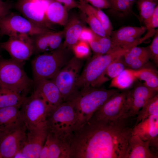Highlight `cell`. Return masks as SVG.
I'll return each instance as SVG.
<instances>
[{
	"label": "cell",
	"mask_w": 158,
	"mask_h": 158,
	"mask_svg": "<svg viewBox=\"0 0 158 158\" xmlns=\"http://www.w3.org/2000/svg\"><path fill=\"white\" fill-rule=\"evenodd\" d=\"M135 117L104 122L90 119L80 128L77 143L86 158H125Z\"/></svg>",
	"instance_id": "obj_1"
},
{
	"label": "cell",
	"mask_w": 158,
	"mask_h": 158,
	"mask_svg": "<svg viewBox=\"0 0 158 158\" xmlns=\"http://www.w3.org/2000/svg\"><path fill=\"white\" fill-rule=\"evenodd\" d=\"M131 48H118L106 54L95 55L85 65L76 84L77 91L88 87H99L109 79L106 75L108 65L123 56Z\"/></svg>",
	"instance_id": "obj_2"
},
{
	"label": "cell",
	"mask_w": 158,
	"mask_h": 158,
	"mask_svg": "<svg viewBox=\"0 0 158 158\" xmlns=\"http://www.w3.org/2000/svg\"><path fill=\"white\" fill-rule=\"evenodd\" d=\"M118 91L117 89L92 87L85 88L80 90L71 100L77 116L74 131L87 122L109 98Z\"/></svg>",
	"instance_id": "obj_3"
},
{
	"label": "cell",
	"mask_w": 158,
	"mask_h": 158,
	"mask_svg": "<svg viewBox=\"0 0 158 158\" xmlns=\"http://www.w3.org/2000/svg\"><path fill=\"white\" fill-rule=\"evenodd\" d=\"M71 49L61 45L54 50L36 55L31 63L33 82L42 78L52 79L73 56Z\"/></svg>",
	"instance_id": "obj_4"
},
{
	"label": "cell",
	"mask_w": 158,
	"mask_h": 158,
	"mask_svg": "<svg viewBox=\"0 0 158 158\" xmlns=\"http://www.w3.org/2000/svg\"><path fill=\"white\" fill-rule=\"evenodd\" d=\"M25 63L6 59L0 55V84L25 97L33 81L24 70Z\"/></svg>",
	"instance_id": "obj_5"
},
{
	"label": "cell",
	"mask_w": 158,
	"mask_h": 158,
	"mask_svg": "<svg viewBox=\"0 0 158 158\" xmlns=\"http://www.w3.org/2000/svg\"><path fill=\"white\" fill-rule=\"evenodd\" d=\"M77 121V114L72 102L63 101L49 113L46 125L49 131L70 143Z\"/></svg>",
	"instance_id": "obj_6"
},
{
	"label": "cell",
	"mask_w": 158,
	"mask_h": 158,
	"mask_svg": "<svg viewBox=\"0 0 158 158\" xmlns=\"http://www.w3.org/2000/svg\"><path fill=\"white\" fill-rule=\"evenodd\" d=\"M82 60L73 56L52 79L63 101L71 100L78 92L76 84L83 66Z\"/></svg>",
	"instance_id": "obj_7"
},
{
	"label": "cell",
	"mask_w": 158,
	"mask_h": 158,
	"mask_svg": "<svg viewBox=\"0 0 158 158\" xmlns=\"http://www.w3.org/2000/svg\"><path fill=\"white\" fill-rule=\"evenodd\" d=\"M20 110L27 130L46 124L50 111L47 104L35 90L31 95L24 97Z\"/></svg>",
	"instance_id": "obj_8"
},
{
	"label": "cell",
	"mask_w": 158,
	"mask_h": 158,
	"mask_svg": "<svg viewBox=\"0 0 158 158\" xmlns=\"http://www.w3.org/2000/svg\"><path fill=\"white\" fill-rule=\"evenodd\" d=\"M51 30L40 27L24 17L11 11L0 20V35L30 36Z\"/></svg>",
	"instance_id": "obj_9"
},
{
	"label": "cell",
	"mask_w": 158,
	"mask_h": 158,
	"mask_svg": "<svg viewBox=\"0 0 158 158\" xmlns=\"http://www.w3.org/2000/svg\"><path fill=\"white\" fill-rule=\"evenodd\" d=\"M52 0H18L15 8L24 17L41 27L51 30V24L47 21L45 12Z\"/></svg>",
	"instance_id": "obj_10"
},
{
	"label": "cell",
	"mask_w": 158,
	"mask_h": 158,
	"mask_svg": "<svg viewBox=\"0 0 158 158\" xmlns=\"http://www.w3.org/2000/svg\"><path fill=\"white\" fill-rule=\"evenodd\" d=\"M27 130L24 123L0 130V154L1 158H13L16 152L21 150L26 139Z\"/></svg>",
	"instance_id": "obj_11"
},
{
	"label": "cell",
	"mask_w": 158,
	"mask_h": 158,
	"mask_svg": "<svg viewBox=\"0 0 158 158\" xmlns=\"http://www.w3.org/2000/svg\"><path fill=\"white\" fill-rule=\"evenodd\" d=\"M128 90L118 91L114 94L94 113L90 119L107 122L116 120L121 116Z\"/></svg>",
	"instance_id": "obj_12"
},
{
	"label": "cell",
	"mask_w": 158,
	"mask_h": 158,
	"mask_svg": "<svg viewBox=\"0 0 158 158\" xmlns=\"http://www.w3.org/2000/svg\"><path fill=\"white\" fill-rule=\"evenodd\" d=\"M158 91L141 83L128 90L122 116L136 117L145 104L158 93Z\"/></svg>",
	"instance_id": "obj_13"
},
{
	"label": "cell",
	"mask_w": 158,
	"mask_h": 158,
	"mask_svg": "<svg viewBox=\"0 0 158 158\" xmlns=\"http://www.w3.org/2000/svg\"><path fill=\"white\" fill-rule=\"evenodd\" d=\"M1 46L8 53L11 59L19 62H25L33 55L31 36L27 35L9 36L6 41L1 42Z\"/></svg>",
	"instance_id": "obj_14"
},
{
	"label": "cell",
	"mask_w": 158,
	"mask_h": 158,
	"mask_svg": "<svg viewBox=\"0 0 158 158\" xmlns=\"http://www.w3.org/2000/svg\"><path fill=\"white\" fill-rule=\"evenodd\" d=\"M49 130L46 124L28 129L21 150L25 158H39Z\"/></svg>",
	"instance_id": "obj_15"
},
{
	"label": "cell",
	"mask_w": 158,
	"mask_h": 158,
	"mask_svg": "<svg viewBox=\"0 0 158 158\" xmlns=\"http://www.w3.org/2000/svg\"><path fill=\"white\" fill-rule=\"evenodd\" d=\"M146 30L145 27L127 26L112 31L110 37L115 48H132L142 42L140 37Z\"/></svg>",
	"instance_id": "obj_16"
},
{
	"label": "cell",
	"mask_w": 158,
	"mask_h": 158,
	"mask_svg": "<svg viewBox=\"0 0 158 158\" xmlns=\"http://www.w3.org/2000/svg\"><path fill=\"white\" fill-rule=\"evenodd\" d=\"M64 37L63 30L54 31L52 30L31 36L33 54L36 55L58 48L62 45Z\"/></svg>",
	"instance_id": "obj_17"
},
{
	"label": "cell",
	"mask_w": 158,
	"mask_h": 158,
	"mask_svg": "<svg viewBox=\"0 0 158 158\" xmlns=\"http://www.w3.org/2000/svg\"><path fill=\"white\" fill-rule=\"evenodd\" d=\"M132 135H137L143 140L150 141V147L158 150V114L150 116L138 123L132 129Z\"/></svg>",
	"instance_id": "obj_18"
},
{
	"label": "cell",
	"mask_w": 158,
	"mask_h": 158,
	"mask_svg": "<svg viewBox=\"0 0 158 158\" xmlns=\"http://www.w3.org/2000/svg\"><path fill=\"white\" fill-rule=\"evenodd\" d=\"M33 86L49 106L50 112L63 101L58 88L52 79H39L33 82Z\"/></svg>",
	"instance_id": "obj_19"
},
{
	"label": "cell",
	"mask_w": 158,
	"mask_h": 158,
	"mask_svg": "<svg viewBox=\"0 0 158 158\" xmlns=\"http://www.w3.org/2000/svg\"><path fill=\"white\" fill-rule=\"evenodd\" d=\"M44 145L47 150L48 158H70L69 142L49 130Z\"/></svg>",
	"instance_id": "obj_20"
},
{
	"label": "cell",
	"mask_w": 158,
	"mask_h": 158,
	"mask_svg": "<svg viewBox=\"0 0 158 158\" xmlns=\"http://www.w3.org/2000/svg\"><path fill=\"white\" fill-rule=\"evenodd\" d=\"M150 141L142 140L138 136L133 135L128 144L125 158H157V154L150 148Z\"/></svg>",
	"instance_id": "obj_21"
},
{
	"label": "cell",
	"mask_w": 158,
	"mask_h": 158,
	"mask_svg": "<svg viewBox=\"0 0 158 158\" xmlns=\"http://www.w3.org/2000/svg\"><path fill=\"white\" fill-rule=\"evenodd\" d=\"M84 27L78 18L73 16L68 18L63 30L65 40L62 46L71 49L78 41L79 36Z\"/></svg>",
	"instance_id": "obj_22"
},
{
	"label": "cell",
	"mask_w": 158,
	"mask_h": 158,
	"mask_svg": "<svg viewBox=\"0 0 158 158\" xmlns=\"http://www.w3.org/2000/svg\"><path fill=\"white\" fill-rule=\"evenodd\" d=\"M20 108L12 106L0 109V130L13 128L24 123Z\"/></svg>",
	"instance_id": "obj_23"
},
{
	"label": "cell",
	"mask_w": 158,
	"mask_h": 158,
	"mask_svg": "<svg viewBox=\"0 0 158 158\" xmlns=\"http://www.w3.org/2000/svg\"><path fill=\"white\" fill-rule=\"evenodd\" d=\"M47 21L51 24H56L64 26L68 20V11L61 4L53 0L49 4L45 12Z\"/></svg>",
	"instance_id": "obj_24"
},
{
	"label": "cell",
	"mask_w": 158,
	"mask_h": 158,
	"mask_svg": "<svg viewBox=\"0 0 158 158\" xmlns=\"http://www.w3.org/2000/svg\"><path fill=\"white\" fill-rule=\"evenodd\" d=\"M78 2V8L81 11L84 19L89 25L90 28L99 36L109 37L99 21L89 8L88 3L85 0H79Z\"/></svg>",
	"instance_id": "obj_25"
},
{
	"label": "cell",
	"mask_w": 158,
	"mask_h": 158,
	"mask_svg": "<svg viewBox=\"0 0 158 158\" xmlns=\"http://www.w3.org/2000/svg\"><path fill=\"white\" fill-rule=\"evenodd\" d=\"M25 97L0 84V109L12 106L20 107Z\"/></svg>",
	"instance_id": "obj_26"
},
{
	"label": "cell",
	"mask_w": 158,
	"mask_h": 158,
	"mask_svg": "<svg viewBox=\"0 0 158 158\" xmlns=\"http://www.w3.org/2000/svg\"><path fill=\"white\" fill-rule=\"evenodd\" d=\"M137 80L133 70L125 68L118 75L111 79L109 87L125 90L130 87Z\"/></svg>",
	"instance_id": "obj_27"
},
{
	"label": "cell",
	"mask_w": 158,
	"mask_h": 158,
	"mask_svg": "<svg viewBox=\"0 0 158 158\" xmlns=\"http://www.w3.org/2000/svg\"><path fill=\"white\" fill-rule=\"evenodd\" d=\"M134 70L137 79L144 81L145 86L158 90V76L157 71L151 68H143Z\"/></svg>",
	"instance_id": "obj_28"
},
{
	"label": "cell",
	"mask_w": 158,
	"mask_h": 158,
	"mask_svg": "<svg viewBox=\"0 0 158 158\" xmlns=\"http://www.w3.org/2000/svg\"><path fill=\"white\" fill-rule=\"evenodd\" d=\"M88 44L95 55L108 53L116 49L114 48L109 37H101L97 35Z\"/></svg>",
	"instance_id": "obj_29"
},
{
	"label": "cell",
	"mask_w": 158,
	"mask_h": 158,
	"mask_svg": "<svg viewBox=\"0 0 158 158\" xmlns=\"http://www.w3.org/2000/svg\"><path fill=\"white\" fill-rule=\"evenodd\" d=\"M157 114H158V93L148 101L138 112L135 126L150 116Z\"/></svg>",
	"instance_id": "obj_30"
},
{
	"label": "cell",
	"mask_w": 158,
	"mask_h": 158,
	"mask_svg": "<svg viewBox=\"0 0 158 158\" xmlns=\"http://www.w3.org/2000/svg\"><path fill=\"white\" fill-rule=\"evenodd\" d=\"M151 54L149 46L146 47L135 46L130 49L123 56L126 67H129L135 60L146 55Z\"/></svg>",
	"instance_id": "obj_31"
},
{
	"label": "cell",
	"mask_w": 158,
	"mask_h": 158,
	"mask_svg": "<svg viewBox=\"0 0 158 158\" xmlns=\"http://www.w3.org/2000/svg\"><path fill=\"white\" fill-rule=\"evenodd\" d=\"M154 0H138L137 4L140 17L145 23L153 13L156 6Z\"/></svg>",
	"instance_id": "obj_32"
},
{
	"label": "cell",
	"mask_w": 158,
	"mask_h": 158,
	"mask_svg": "<svg viewBox=\"0 0 158 158\" xmlns=\"http://www.w3.org/2000/svg\"><path fill=\"white\" fill-rule=\"evenodd\" d=\"M88 6L101 23L107 36L110 37L112 32L113 27L108 16L101 9L94 7L88 3Z\"/></svg>",
	"instance_id": "obj_33"
},
{
	"label": "cell",
	"mask_w": 158,
	"mask_h": 158,
	"mask_svg": "<svg viewBox=\"0 0 158 158\" xmlns=\"http://www.w3.org/2000/svg\"><path fill=\"white\" fill-rule=\"evenodd\" d=\"M123 56L113 61L107 67L105 74L109 79L117 76L126 68Z\"/></svg>",
	"instance_id": "obj_34"
},
{
	"label": "cell",
	"mask_w": 158,
	"mask_h": 158,
	"mask_svg": "<svg viewBox=\"0 0 158 158\" xmlns=\"http://www.w3.org/2000/svg\"><path fill=\"white\" fill-rule=\"evenodd\" d=\"M71 50L74 56L82 59L88 57L90 52V48L88 43L79 40L72 47Z\"/></svg>",
	"instance_id": "obj_35"
},
{
	"label": "cell",
	"mask_w": 158,
	"mask_h": 158,
	"mask_svg": "<svg viewBox=\"0 0 158 158\" xmlns=\"http://www.w3.org/2000/svg\"><path fill=\"white\" fill-rule=\"evenodd\" d=\"M154 36L149 46L151 53L150 59L158 65V32L155 31Z\"/></svg>",
	"instance_id": "obj_36"
},
{
	"label": "cell",
	"mask_w": 158,
	"mask_h": 158,
	"mask_svg": "<svg viewBox=\"0 0 158 158\" xmlns=\"http://www.w3.org/2000/svg\"><path fill=\"white\" fill-rule=\"evenodd\" d=\"M110 4L111 7L114 9L123 12H128L132 5L128 0H115Z\"/></svg>",
	"instance_id": "obj_37"
},
{
	"label": "cell",
	"mask_w": 158,
	"mask_h": 158,
	"mask_svg": "<svg viewBox=\"0 0 158 158\" xmlns=\"http://www.w3.org/2000/svg\"><path fill=\"white\" fill-rule=\"evenodd\" d=\"M145 27L148 31L155 30L154 29L158 27V6L156 5L153 13L145 23Z\"/></svg>",
	"instance_id": "obj_38"
},
{
	"label": "cell",
	"mask_w": 158,
	"mask_h": 158,
	"mask_svg": "<svg viewBox=\"0 0 158 158\" xmlns=\"http://www.w3.org/2000/svg\"><path fill=\"white\" fill-rule=\"evenodd\" d=\"M97 35L90 28L84 26L80 33L79 41L89 43L94 39Z\"/></svg>",
	"instance_id": "obj_39"
},
{
	"label": "cell",
	"mask_w": 158,
	"mask_h": 158,
	"mask_svg": "<svg viewBox=\"0 0 158 158\" xmlns=\"http://www.w3.org/2000/svg\"><path fill=\"white\" fill-rule=\"evenodd\" d=\"M151 54L141 57L134 61L129 66V68L134 70L138 69L147 63L150 59Z\"/></svg>",
	"instance_id": "obj_40"
},
{
	"label": "cell",
	"mask_w": 158,
	"mask_h": 158,
	"mask_svg": "<svg viewBox=\"0 0 158 158\" xmlns=\"http://www.w3.org/2000/svg\"><path fill=\"white\" fill-rule=\"evenodd\" d=\"M87 2L96 8L100 9H107L111 7L108 0H85Z\"/></svg>",
	"instance_id": "obj_41"
},
{
	"label": "cell",
	"mask_w": 158,
	"mask_h": 158,
	"mask_svg": "<svg viewBox=\"0 0 158 158\" xmlns=\"http://www.w3.org/2000/svg\"><path fill=\"white\" fill-rule=\"evenodd\" d=\"M14 5L9 1H0V20L11 12Z\"/></svg>",
	"instance_id": "obj_42"
},
{
	"label": "cell",
	"mask_w": 158,
	"mask_h": 158,
	"mask_svg": "<svg viewBox=\"0 0 158 158\" xmlns=\"http://www.w3.org/2000/svg\"><path fill=\"white\" fill-rule=\"evenodd\" d=\"M62 4L68 11L70 10L75 8H78L79 4L78 2L75 0H54Z\"/></svg>",
	"instance_id": "obj_43"
},
{
	"label": "cell",
	"mask_w": 158,
	"mask_h": 158,
	"mask_svg": "<svg viewBox=\"0 0 158 158\" xmlns=\"http://www.w3.org/2000/svg\"><path fill=\"white\" fill-rule=\"evenodd\" d=\"M13 158H25V156L22 152L21 150L18 151L14 154Z\"/></svg>",
	"instance_id": "obj_44"
},
{
	"label": "cell",
	"mask_w": 158,
	"mask_h": 158,
	"mask_svg": "<svg viewBox=\"0 0 158 158\" xmlns=\"http://www.w3.org/2000/svg\"><path fill=\"white\" fill-rule=\"evenodd\" d=\"M131 2L132 4L136 1V0H128Z\"/></svg>",
	"instance_id": "obj_45"
},
{
	"label": "cell",
	"mask_w": 158,
	"mask_h": 158,
	"mask_svg": "<svg viewBox=\"0 0 158 158\" xmlns=\"http://www.w3.org/2000/svg\"><path fill=\"white\" fill-rule=\"evenodd\" d=\"M115 0H109V2L110 4L113 1H114Z\"/></svg>",
	"instance_id": "obj_46"
},
{
	"label": "cell",
	"mask_w": 158,
	"mask_h": 158,
	"mask_svg": "<svg viewBox=\"0 0 158 158\" xmlns=\"http://www.w3.org/2000/svg\"><path fill=\"white\" fill-rule=\"evenodd\" d=\"M2 49L1 46V42H0V53L1 51V50Z\"/></svg>",
	"instance_id": "obj_47"
},
{
	"label": "cell",
	"mask_w": 158,
	"mask_h": 158,
	"mask_svg": "<svg viewBox=\"0 0 158 158\" xmlns=\"http://www.w3.org/2000/svg\"><path fill=\"white\" fill-rule=\"evenodd\" d=\"M1 158V155L0 154V158Z\"/></svg>",
	"instance_id": "obj_48"
},
{
	"label": "cell",
	"mask_w": 158,
	"mask_h": 158,
	"mask_svg": "<svg viewBox=\"0 0 158 158\" xmlns=\"http://www.w3.org/2000/svg\"><path fill=\"white\" fill-rule=\"evenodd\" d=\"M2 0H0V1H2Z\"/></svg>",
	"instance_id": "obj_49"
},
{
	"label": "cell",
	"mask_w": 158,
	"mask_h": 158,
	"mask_svg": "<svg viewBox=\"0 0 158 158\" xmlns=\"http://www.w3.org/2000/svg\"></svg>",
	"instance_id": "obj_50"
}]
</instances>
